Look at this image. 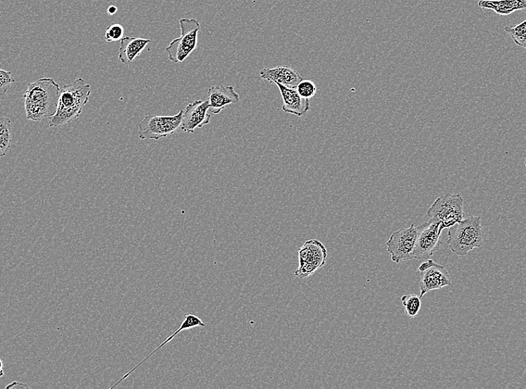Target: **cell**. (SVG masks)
Masks as SVG:
<instances>
[{
	"instance_id": "cell-24",
	"label": "cell",
	"mask_w": 526,
	"mask_h": 389,
	"mask_svg": "<svg viewBox=\"0 0 526 389\" xmlns=\"http://www.w3.org/2000/svg\"><path fill=\"white\" fill-rule=\"evenodd\" d=\"M118 8L115 6H111L107 8V13L109 16H114L117 13Z\"/></svg>"
},
{
	"instance_id": "cell-22",
	"label": "cell",
	"mask_w": 526,
	"mask_h": 389,
	"mask_svg": "<svg viewBox=\"0 0 526 389\" xmlns=\"http://www.w3.org/2000/svg\"><path fill=\"white\" fill-rule=\"evenodd\" d=\"M124 37V29L119 23L112 24L109 27L105 33L104 40L106 42H116L121 41Z\"/></svg>"
},
{
	"instance_id": "cell-3",
	"label": "cell",
	"mask_w": 526,
	"mask_h": 389,
	"mask_svg": "<svg viewBox=\"0 0 526 389\" xmlns=\"http://www.w3.org/2000/svg\"><path fill=\"white\" fill-rule=\"evenodd\" d=\"M484 229L480 217L463 218L448 229L447 244L458 256H465L479 248L484 241Z\"/></svg>"
},
{
	"instance_id": "cell-19",
	"label": "cell",
	"mask_w": 526,
	"mask_h": 389,
	"mask_svg": "<svg viewBox=\"0 0 526 389\" xmlns=\"http://www.w3.org/2000/svg\"><path fill=\"white\" fill-rule=\"evenodd\" d=\"M402 303L408 317L412 318L418 316L422 305L420 297L413 294L404 295L402 297Z\"/></svg>"
},
{
	"instance_id": "cell-14",
	"label": "cell",
	"mask_w": 526,
	"mask_h": 389,
	"mask_svg": "<svg viewBox=\"0 0 526 389\" xmlns=\"http://www.w3.org/2000/svg\"><path fill=\"white\" fill-rule=\"evenodd\" d=\"M259 76L270 83H279L290 88H295L303 80L298 72L286 66L264 68L260 71Z\"/></svg>"
},
{
	"instance_id": "cell-10",
	"label": "cell",
	"mask_w": 526,
	"mask_h": 389,
	"mask_svg": "<svg viewBox=\"0 0 526 389\" xmlns=\"http://www.w3.org/2000/svg\"><path fill=\"white\" fill-rule=\"evenodd\" d=\"M418 271L421 273L420 298L431 291L440 290L452 285V279L446 269L432 259L423 262Z\"/></svg>"
},
{
	"instance_id": "cell-21",
	"label": "cell",
	"mask_w": 526,
	"mask_h": 389,
	"mask_svg": "<svg viewBox=\"0 0 526 389\" xmlns=\"http://www.w3.org/2000/svg\"><path fill=\"white\" fill-rule=\"evenodd\" d=\"M295 89L298 93L304 98L310 99L314 96L317 91V88L314 83L308 80L300 81Z\"/></svg>"
},
{
	"instance_id": "cell-5",
	"label": "cell",
	"mask_w": 526,
	"mask_h": 389,
	"mask_svg": "<svg viewBox=\"0 0 526 389\" xmlns=\"http://www.w3.org/2000/svg\"><path fill=\"white\" fill-rule=\"evenodd\" d=\"M430 219L441 223L444 229L453 227L465 218L463 199L458 194H446L437 198L427 212Z\"/></svg>"
},
{
	"instance_id": "cell-15",
	"label": "cell",
	"mask_w": 526,
	"mask_h": 389,
	"mask_svg": "<svg viewBox=\"0 0 526 389\" xmlns=\"http://www.w3.org/2000/svg\"><path fill=\"white\" fill-rule=\"evenodd\" d=\"M120 42L118 59L124 65H130L137 56L142 54L152 40L143 39V37H123Z\"/></svg>"
},
{
	"instance_id": "cell-18",
	"label": "cell",
	"mask_w": 526,
	"mask_h": 389,
	"mask_svg": "<svg viewBox=\"0 0 526 389\" xmlns=\"http://www.w3.org/2000/svg\"><path fill=\"white\" fill-rule=\"evenodd\" d=\"M11 140V121L8 118L0 117V157L8 153Z\"/></svg>"
},
{
	"instance_id": "cell-4",
	"label": "cell",
	"mask_w": 526,
	"mask_h": 389,
	"mask_svg": "<svg viewBox=\"0 0 526 389\" xmlns=\"http://www.w3.org/2000/svg\"><path fill=\"white\" fill-rule=\"evenodd\" d=\"M181 35L173 40L166 48L169 59L174 64L184 61L197 47L199 21L194 18H182L180 20Z\"/></svg>"
},
{
	"instance_id": "cell-16",
	"label": "cell",
	"mask_w": 526,
	"mask_h": 389,
	"mask_svg": "<svg viewBox=\"0 0 526 389\" xmlns=\"http://www.w3.org/2000/svg\"><path fill=\"white\" fill-rule=\"evenodd\" d=\"M198 326H202V328H204V326H206V324L199 317H197V316H196L195 315H192V313H188V315H186L184 317V319H183V322L181 323V326H180V328H179L178 330H177L176 331H175V333H173L172 335H171L170 336H169L168 338H167V340L164 342H162L158 347H157L153 351V352L152 354H149L141 362H140L139 364H137V365L135 366L131 371H130L126 374H125L123 376V378H121L117 382V383H116L115 385L111 386L109 388L111 389V388H115L121 381H124L125 379H127L128 378V376L131 373H133L137 368H139L140 366H141L142 365V364L147 359H148L150 357L153 356L162 347L165 346L166 344H168L169 342H170L173 340V338L175 336H176L178 334H179L180 333H181V332H183L184 330H190V329H192V328H198Z\"/></svg>"
},
{
	"instance_id": "cell-23",
	"label": "cell",
	"mask_w": 526,
	"mask_h": 389,
	"mask_svg": "<svg viewBox=\"0 0 526 389\" xmlns=\"http://www.w3.org/2000/svg\"><path fill=\"white\" fill-rule=\"evenodd\" d=\"M16 80L12 78V72L0 69V97L5 95Z\"/></svg>"
},
{
	"instance_id": "cell-11",
	"label": "cell",
	"mask_w": 526,
	"mask_h": 389,
	"mask_svg": "<svg viewBox=\"0 0 526 389\" xmlns=\"http://www.w3.org/2000/svg\"><path fill=\"white\" fill-rule=\"evenodd\" d=\"M208 100H195L183 110L181 128L183 132L193 133L196 128H202L210 121Z\"/></svg>"
},
{
	"instance_id": "cell-25",
	"label": "cell",
	"mask_w": 526,
	"mask_h": 389,
	"mask_svg": "<svg viewBox=\"0 0 526 389\" xmlns=\"http://www.w3.org/2000/svg\"><path fill=\"white\" fill-rule=\"evenodd\" d=\"M15 387H19V388L27 387V388H29L28 385H25L23 383H18V382H14L13 383H11V384H10V385H8L6 386L7 388H15Z\"/></svg>"
},
{
	"instance_id": "cell-12",
	"label": "cell",
	"mask_w": 526,
	"mask_h": 389,
	"mask_svg": "<svg viewBox=\"0 0 526 389\" xmlns=\"http://www.w3.org/2000/svg\"><path fill=\"white\" fill-rule=\"evenodd\" d=\"M209 111L217 115L227 106L240 102V95L235 92L232 85L212 86L207 92Z\"/></svg>"
},
{
	"instance_id": "cell-13",
	"label": "cell",
	"mask_w": 526,
	"mask_h": 389,
	"mask_svg": "<svg viewBox=\"0 0 526 389\" xmlns=\"http://www.w3.org/2000/svg\"><path fill=\"white\" fill-rule=\"evenodd\" d=\"M281 95L283 104L282 110L286 114H293L298 117L305 116L310 109L309 99L300 96L295 88L287 87L275 83Z\"/></svg>"
},
{
	"instance_id": "cell-6",
	"label": "cell",
	"mask_w": 526,
	"mask_h": 389,
	"mask_svg": "<svg viewBox=\"0 0 526 389\" xmlns=\"http://www.w3.org/2000/svg\"><path fill=\"white\" fill-rule=\"evenodd\" d=\"M417 235L413 258L415 259H429L440 249L441 236L444 230L441 222L430 219L417 227Z\"/></svg>"
},
{
	"instance_id": "cell-27",
	"label": "cell",
	"mask_w": 526,
	"mask_h": 389,
	"mask_svg": "<svg viewBox=\"0 0 526 389\" xmlns=\"http://www.w3.org/2000/svg\"><path fill=\"white\" fill-rule=\"evenodd\" d=\"M491 1H501V0H491Z\"/></svg>"
},
{
	"instance_id": "cell-1",
	"label": "cell",
	"mask_w": 526,
	"mask_h": 389,
	"mask_svg": "<svg viewBox=\"0 0 526 389\" xmlns=\"http://www.w3.org/2000/svg\"><path fill=\"white\" fill-rule=\"evenodd\" d=\"M60 87L52 78H41L30 84L23 95L27 119L40 121L56 114Z\"/></svg>"
},
{
	"instance_id": "cell-17",
	"label": "cell",
	"mask_w": 526,
	"mask_h": 389,
	"mask_svg": "<svg viewBox=\"0 0 526 389\" xmlns=\"http://www.w3.org/2000/svg\"><path fill=\"white\" fill-rule=\"evenodd\" d=\"M478 5L483 9L492 10L499 16H508L516 11L525 10L526 0H501V1L480 0Z\"/></svg>"
},
{
	"instance_id": "cell-26",
	"label": "cell",
	"mask_w": 526,
	"mask_h": 389,
	"mask_svg": "<svg viewBox=\"0 0 526 389\" xmlns=\"http://www.w3.org/2000/svg\"><path fill=\"white\" fill-rule=\"evenodd\" d=\"M5 374L4 369V362L1 359H0V378H2Z\"/></svg>"
},
{
	"instance_id": "cell-8",
	"label": "cell",
	"mask_w": 526,
	"mask_h": 389,
	"mask_svg": "<svg viewBox=\"0 0 526 389\" xmlns=\"http://www.w3.org/2000/svg\"><path fill=\"white\" fill-rule=\"evenodd\" d=\"M328 256L324 246L317 240H310L299 249V267L295 275L305 279L325 265Z\"/></svg>"
},
{
	"instance_id": "cell-7",
	"label": "cell",
	"mask_w": 526,
	"mask_h": 389,
	"mask_svg": "<svg viewBox=\"0 0 526 389\" xmlns=\"http://www.w3.org/2000/svg\"><path fill=\"white\" fill-rule=\"evenodd\" d=\"M183 110L173 116H147L139 124V137L142 140H159L181 128Z\"/></svg>"
},
{
	"instance_id": "cell-9",
	"label": "cell",
	"mask_w": 526,
	"mask_h": 389,
	"mask_svg": "<svg viewBox=\"0 0 526 389\" xmlns=\"http://www.w3.org/2000/svg\"><path fill=\"white\" fill-rule=\"evenodd\" d=\"M417 235V229L412 224L409 228L402 229L394 232L386 243L387 252L391 255V260L400 263L415 259L413 251Z\"/></svg>"
},
{
	"instance_id": "cell-2",
	"label": "cell",
	"mask_w": 526,
	"mask_h": 389,
	"mask_svg": "<svg viewBox=\"0 0 526 389\" xmlns=\"http://www.w3.org/2000/svg\"><path fill=\"white\" fill-rule=\"evenodd\" d=\"M92 87L82 78L75 80L60 90L56 114L48 119L50 128L62 126L78 119L89 102Z\"/></svg>"
},
{
	"instance_id": "cell-20",
	"label": "cell",
	"mask_w": 526,
	"mask_h": 389,
	"mask_svg": "<svg viewBox=\"0 0 526 389\" xmlns=\"http://www.w3.org/2000/svg\"><path fill=\"white\" fill-rule=\"evenodd\" d=\"M505 31L510 35L513 42L516 44L526 47V21L523 20L522 23L517 25L515 27H506Z\"/></svg>"
}]
</instances>
